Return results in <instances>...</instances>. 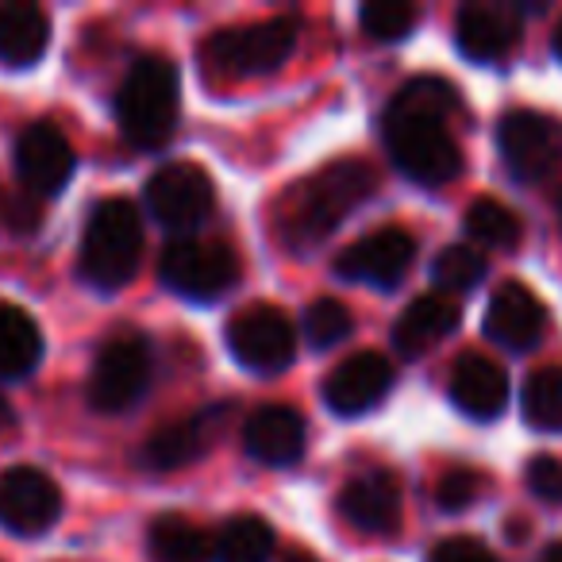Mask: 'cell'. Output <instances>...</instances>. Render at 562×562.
I'll list each match as a JSON object with an SVG mask.
<instances>
[{
	"instance_id": "1",
	"label": "cell",
	"mask_w": 562,
	"mask_h": 562,
	"mask_svg": "<svg viewBox=\"0 0 562 562\" xmlns=\"http://www.w3.org/2000/svg\"><path fill=\"white\" fill-rule=\"evenodd\" d=\"M462 109V97L443 78H413L390 101L382 135L390 158L405 178L436 189L462 173V147L451 135V116Z\"/></svg>"
},
{
	"instance_id": "2",
	"label": "cell",
	"mask_w": 562,
	"mask_h": 562,
	"mask_svg": "<svg viewBox=\"0 0 562 562\" xmlns=\"http://www.w3.org/2000/svg\"><path fill=\"white\" fill-rule=\"evenodd\" d=\"M378 189V170L362 158H336L321 173L301 181L285 193L278 209V232L297 250L328 239L359 204H367Z\"/></svg>"
},
{
	"instance_id": "3",
	"label": "cell",
	"mask_w": 562,
	"mask_h": 562,
	"mask_svg": "<svg viewBox=\"0 0 562 562\" xmlns=\"http://www.w3.org/2000/svg\"><path fill=\"white\" fill-rule=\"evenodd\" d=\"M181 81L178 66L162 55H143L127 70L124 86L116 93V120L127 143L143 150L162 147L178 127Z\"/></svg>"
},
{
	"instance_id": "4",
	"label": "cell",
	"mask_w": 562,
	"mask_h": 562,
	"mask_svg": "<svg viewBox=\"0 0 562 562\" xmlns=\"http://www.w3.org/2000/svg\"><path fill=\"white\" fill-rule=\"evenodd\" d=\"M143 258V220L132 201L109 196L89 212L81 235V278L97 290H124Z\"/></svg>"
},
{
	"instance_id": "5",
	"label": "cell",
	"mask_w": 562,
	"mask_h": 562,
	"mask_svg": "<svg viewBox=\"0 0 562 562\" xmlns=\"http://www.w3.org/2000/svg\"><path fill=\"white\" fill-rule=\"evenodd\" d=\"M297 35L301 24L293 16H273L247 27H220L201 47L204 70L216 81L266 78L290 63V55L297 50Z\"/></svg>"
},
{
	"instance_id": "6",
	"label": "cell",
	"mask_w": 562,
	"mask_h": 562,
	"mask_svg": "<svg viewBox=\"0 0 562 562\" xmlns=\"http://www.w3.org/2000/svg\"><path fill=\"white\" fill-rule=\"evenodd\" d=\"M162 281L189 301H216L239 281V255L220 239H173L162 255Z\"/></svg>"
},
{
	"instance_id": "7",
	"label": "cell",
	"mask_w": 562,
	"mask_h": 562,
	"mask_svg": "<svg viewBox=\"0 0 562 562\" xmlns=\"http://www.w3.org/2000/svg\"><path fill=\"white\" fill-rule=\"evenodd\" d=\"M227 351L250 374H278L297 359V331L273 305H247L227 321Z\"/></svg>"
},
{
	"instance_id": "8",
	"label": "cell",
	"mask_w": 562,
	"mask_h": 562,
	"mask_svg": "<svg viewBox=\"0 0 562 562\" xmlns=\"http://www.w3.org/2000/svg\"><path fill=\"white\" fill-rule=\"evenodd\" d=\"M497 147L516 181H543L562 166V124L547 112L513 109L497 124Z\"/></svg>"
},
{
	"instance_id": "9",
	"label": "cell",
	"mask_w": 562,
	"mask_h": 562,
	"mask_svg": "<svg viewBox=\"0 0 562 562\" xmlns=\"http://www.w3.org/2000/svg\"><path fill=\"white\" fill-rule=\"evenodd\" d=\"M150 385V347L139 336H116L101 347L89 370V405L97 413H127Z\"/></svg>"
},
{
	"instance_id": "10",
	"label": "cell",
	"mask_w": 562,
	"mask_h": 562,
	"mask_svg": "<svg viewBox=\"0 0 562 562\" xmlns=\"http://www.w3.org/2000/svg\"><path fill=\"white\" fill-rule=\"evenodd\" d=\"M147 209L170 232H193L216 209V189L201 166L166 162L147 181Z\"/></svg>"
},
{
	"instance_id": "11",
	"label": "cell",
	"mask_w": 562,
	"mask_h": 562,
	"mask_svg": "<svg viewBox=\"0 0 562 562\" xmlns=\"http://www.w3.org/2000/svg\"><path fill=\"white\" fill-rule=\"evenodd\" d=\"M63 516V490L35 467L0 474V524L16 536H43Z\"/></svg>"
},
{
	"instance_id": "12",
	"label": "cell",
	"mask_w": 562,
	"mask_h": 562,
	"mask_svg": "<svg viewBox=\"0 0 562 562\" xmlns=\"http://www.w3.org/2000/svg\"><path fill=\"white\" fill-rule=\"evenodd\" d=\"M416 258V239L405 227H382V232L362 235L359 243L336 258V273L347 281H367V285H397Z\"/></svg>"
},
{
	"instance_id": "13",
	"label": "cell",
	"mask_w": 562,
	"mask_h": 562,
	"mask_svg": "<svg viewBox=\"0 0 562 562\" xmlns=\"http://www.w3.org/2000/svg\"><path fill=\"white\" fill-rule=\"evenodd\" d=\"M393 390V367L385 355L359 351L344 359L328 378H324V401L336 416H359L382 405L385 393Z\"/></svg>"
},
{
	"instance_id": "14",
	"label": "cell",
	"mask_w": 562,
	"mask_h": 562,
	"mask_svg": "<svg viewBox=\"0 0 562 562\" xmlns=\"http://www.w3.org/2000/svg\"><path fill=\"white\" fill-rule=\"evenodd\" d=\"M547 331V308L528 285L505 281L485 308V336L508 351H531Z\"/></svg>"
},
{
	"instance_id": "15",
	"label": "cell",
	"mask_w": 562,
	"mask_h": 562,
	"mask_svg": "<svg viewBox=\"0 0 562 562\" xmlns=\"http://www.w3.org/2000/svg\"><path fill=\"white\" fill-rule=\"evenodd\" d=\"M16 170L32 193H63L74 173V147L55 124H32L16 139Z\"/></svg>"
},
{
	"instance_id": "16",
	"label": "cell",
	"mask_w": 562,
	"mask_h": 562,
	"mask_svg": "<svg viewBox=\"0 0 562 562\" xmlns=\"http://www.w3.org/2000/svg\"><path fill=\"white\" fill-rule=\"evenodd\" d=\"M339 513L367 536H390L401 524V482L390 470H362L339 493Z\"/></svg>"
},
{
	"instance_id": "17",
	"label": "cell",
	"mask_w": 562,
	"mask_h": 562,
	"mask_svg": "<svg viewBox=\"0 0 562 562\" xmlns=\"http://www.w3.org/2000/svg\"><path fill=\"white\" fill-rule=\"evenodd\" d=\"M454 43L474 63H497L520 43V9L513 4H467L454 20Z\"/></svg>"
},
{
	"instance_id": "18",
	"label": "cell",
	"mask_w": 562,
	"mask_h": 562,
	"mask_svg": "<svg viewBox=\"0 0 562 562\" xmlns=\"http://www.w3.org/2000/svg\"><path fill=\"white\" fill-rule=\"evenodd\" d=\"M305 416L290 405H266L250 413L243 428V447L262 467H293L305 454Z\"/></svg>"
},
{
	"instance_id": "19",
	"label": "cell",
	"mask_w": 562,
	"mask_h": 562,
	"mask_svg": "<svg viewBox=\"0 0 562 562\" xmlns=\"http://www.w3.org/2000/svg\"><path fill=\"white\" fill-rule=\"evenodd\" d=\"M447 393L459 413L474 420H497L508 405V374L485 355H459L447 378Z\"/></svg>"
},
{
	"instance_id": "20",
	"label": "cell",
	"mask_w": 562,
	"mask_h": 562,
	"mask_svg": "<svg viewBox=\"0 0 562 562\" xmlns=\"http://www.w3.org/2000/svg\"><path fill=\"white\" fill-rule=\"evenodd\" d=\"M220 420H224V408H209V413L186 416V420H173L166 428H158L143 443V467L181 470L189 462H196L212 447V439H216Z\"/></svg>"
},
{
	"instance_id": "21",
	"label": "cell",
	"mask_w": 562,
	"mask_h": 562,
	"mask_svg": "<svg viewBox=\"0 0 562 562\" xmlns=\"http://www.w3.org/2000/svg\"><path fill=\"white\" fill-rule=\"evenodd\" d=\"M462 324V308L454 305L447 293H424L413 305L401 313V321L393 324V347L401 355H424L439 344L443 336H451Z\"/></svg>"
},
{
	"instance_id": "22",
	"label": "cell",
	"mask_w": 562,
	"mask_h": 562,
	"mask_svg": "<svg viewBox=\"0 0 562 562\" xmlns=\"http://www.w3.org/2000/svg\"><path fill=\"white\" fill-rule=\"evenodd\" d=\"M50 43V20L40 4L4 0L0 4V66L24 70L43 58Z\"/></svg>"
},
{
	"instance_id": "23",
	"label": "cell",
	"mask_w": 562,
	"mask_h": 562,
	"mask_svg": "<svg viewBox=\"0 0 562 562\" xmlns=\"http://www.w3.org/2000/svg\"><path fill=\"white\" fill-rule=\"evenodd\" d=\"M43 359L40 324L16 305H0V378H24Z\"/></svg>"
},
{
	"instance_id": "24",
	"label": "cell",
	"mask_w": 562,
	"mask_h": 562,
	"mask_svg": "<svg viewBox=\"0 0 562 562\" xmlns=\"http://www.w3.org/2000/svg\"><path fill=\"white\" fill-rule=\"evenodd\" d=\"M147 547H150V554H155V562H209L212 559V539L178 513L158 516V520L150 524Z\"/></svg>"
},
{
	"instance_id": "25",
	"label": "cell",
	"mask_w": 562,
	"mask_h": 562,
	"mask_svg": "<svg viewBox=\"0 0 562 562\" xmlns=\"http://www.w3.org/2000/svg\"><path fill=\"white\" fill-rule=\"evenodd\" d=\"M216 562H270L273 528L262 516H235L216 539Z\"/></svg>"
},
{
	"instance_id": "26",
	"label": "cell",
	"mask_w": 562,
	"mask_h": 562,
	"mask_svg": "<svg viewBox=\"0 0 562 562\" xmlns=\"http://www.w3.org/2000/svg\"><path fill=\"white\" fill-rule=\"evenodd\" d=\"M524 420L536 431H562V367H543L524 382Z\"/></svg>"
},
{
	"instance_id": "27",
	"label": "cell",
	"mask_w": 562,
	"mask_h": 562,
	"mask_svg": "<svg viewBox=\"0 0 562 562\" xmlns=\"http://www.w3.org/2000/svg\"><path fill=\"white\" fill-rule=\"evenodd\" d=\"M467 232L485 247H516L524 239V224L505 201L497 196H477L467 209Z\"/></svg>"
},
{
	"instance_id": "28",
	"label": "cell",
	"mask_w": 562,
	"mask_h": 562,
	"mask_svg": "<svg viewBox=\"0 0 562 562\" xmlns=\"http://www.w3.org/2000/svg\"><path fill=\"white\" fill-rule=\"evenodd\" d=\"M485 273H490V258L477 247H470V243H451V247L439 250L436 262H431V278H436V285L447 293L474 290Z\"/></svg>"
},
{
	"instance_id": "29",
	"label": "cell",
	"mask_w": 562,
	"mask_h": 562,
	"mask_svg": "<svg viewBox=\"0 0 562 562\" xmlns=\"http://www.w3.org/2000/svg\"><path fill=\"white\" fill-rule=\"evenodd\" d=\"M416 20H420V9L401 4V0H378V4H362L359 9L362 32H367L370 40H382V43L405 40V35L416 27Z\"/></svg>"
},
{
	"instance_id": "30",
	"label": "cell",
	"mask_w": 562,
	"mask_h": 562,
	"mask_svg": "<svg viewBox=\"0 0 562 562\" xmlns=\"http://www.w3.org/2000/svg\"><path fill=\"white\" fill-rule=\"evenodd\" d=\"M301 328H305V339L313 347H336L339 339H347L355 331V316L344 301L324 297V301H313V305L305 308Z\"/></svg>"
},
{
	"instance_id": "31",
	"label": "cell",
	"mask_w": 562,
	"mask_h": 562,
	"mask_svg": "<svg viewBox=\"0 0 562 562\" xmlns=\"http://www.w3.org/2000/svg\"><path fill=\"white\" fill-rule=\"evenodd\" d=\"M482 485L485 477L474 474V470H451L443 474V482L436 485V505L443 513H467L477 497H482Z\"/></svg>"
},
{
	"instance_id": "32",
	"label": "cell",
	"mask_w": 562,
	"mask_h": 562,
	"mask_svg": "<svg viewBox=\"0 0 562 562\" xmlns=\"http://www.w3.org/2000/svg\"><path fill=\"white\" fill-rule=\"evenodd\" d=\"M528 490L547 505H562V459L554 454H536L528 462Z\"/></svg>"
},
{
	"instance_id": "33",
	"label": "cell",
	"mask_w": 562,
	"mask_h": 562,
	"mask_svg": "<svg viewBox=\"0 0 562 562\" xmlns=\"http://www.w3.org/2000/svg\"><path fill=\"white\" fill-rule=\"evenodd\" d=\"M428 562H497V554H493L485 543H477V539L454 536V539H443V543L431 547Z\"/></svg>"
},
{
	"instance_id": "34",
	"label": "cell",
	"mask_w": 562,
	"mask_h": 562,
	"mask_svg": "<svg viewBox=\"0 0 562 562\" xmlns=\"http://www.w3.org/2000/svg\"><path fill=\"white\" fill-rule=\"evenodd\" d=\"M9 224L16 227V232H35V227H40V204L27 193H20L16 201H9Z\"/></svg>"
},
{
	"instance_id": "35",
	"label": "cell",
	"mask_w": 562,
	"mask_h": 562,
	"mask_svg": "<svg viewBox=\"0 0 562 562\" xmlns=\"http://www.w3.org/2000/svg\"><path fill=\"white\" fill-rule=\"evenodd\" d=\"M12 424H16V413H12V405H9V401L0 397V436H4V431H9Z\"/></svg>"
},
{
	"instance_id": "36",
	"label": "cell",
	"mask_w": 562,
	"mask_h": 562,
	"mask_svg": "<svg viewBox=\"0 0 562 562\" xmlns=\"http://www.w3.org/2000/svg\"><path fill=\"white\" fill-rule=\"evenodd\" d=\"M539 562H562V543H551V547H547L543 559H539Z\"/></svg>"
},
{
	"instance_id": "37",
	"label": "cell",
	"mask_w": 562,
	"mask_h": 562,
	"mask_svg": "<svg viewBox=\"0 0 562 562\" xmlns=\"http://www.w3.org/2000/svg\"><path fill=\"white\" fill-rule=\"evenodd\" d=\"M551 47H554V55H559V63H562V20H559V27H554V40H551Z\"/></svg>"
},
{
	"instance_id": "38",
	"label": "cell",
	"mask_w": 562,
	"mask_h": 562,
	"mask_svg": "<svg viewBox=\"0 0 562 562\" xmlns=\"http://www.w3.org/2000/svg\"><path fill=\"white\" fill-rule=\"evenodd\" d=\"M554 216H559V232H562V189L554 193Z\"/></svg>"
},
{
	"instance_id": "39",
	"label": "cell",
	"mask_w": 562,
	"mask_h": 562,
	"mask_svg": "<svg viewBox=\"0 0 562 562\" xmlns=\"http://www.w3.org/2000/svg\"><path fill=\"white\" fill-rule=\"evenodd\" d=\"M290 562H316L313 554H290Z\"/></svg>"
}]
</instances>
